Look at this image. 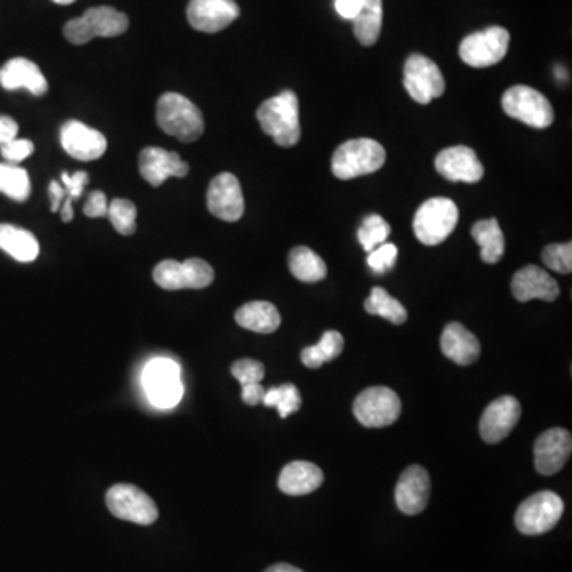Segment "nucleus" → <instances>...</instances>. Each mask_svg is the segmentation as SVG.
<instances>
[{
  "label": "nucleus",
  "mask_w": 572,
  "mask_h": 572,
  "mask_svg": "<svg viewBox=\"0 0 572 572\" xmlns=\"http://www.w3.org/2000/svg\"><path fill=\"white\" fill-rule=\"evenodd\" d=\"M48 193H50L51 212H59L62 202L66 199L64 186H61V183L53 180V182L50 183V188H48Z\"/></svg>",
  "instance_id": "obj_46"
},
{
  "label": "nucleus",
  "mask_w": 572,
  "mask_h": 572,
  "mask_svg": "<svg viewBox=\"0 0 572 572\" xmlns=\"http://www.w3.org/2000/svg\"><path fill=\"white\" fill-rule=\"evenodd\" d=\"M61 218L64 223L74 220V199H64L61 205Z\"/></svg>",
  "instance_id": "obj_47"
},
{
  "label": "nucleus",
  "mask_w": 572,
  "mask_h": 572,
  "mask_svg": "<svg viewBox=\"0 0 572 572\" xmlns=\"http://www.w3.org/2000/svg\"><path fill=\"white\" fill-rule=\"evenodd\" d=\"M231 374L239 380L240 385H250V383H261L264 379V364L250 358L236 361L232 364Z\"/></svg>",
  "instance_id": "obj_39"
},
{
  "label": "nucleus",
  "mask_w": 572,
  "mask_h": 572,
  "mask_svg": "<svg viewBox=\"0 0 572 572\" xmlns=\"http://www.w3.org/2000/svg\"><path fill=\"white\" fill-rule=\"evenodd\" d=\"M364 0H336V12L344 18V20H353L356 13L360 12L363 7Z\"/></svg>",
  "instance_id": "obj_45"
},
{
  "label": "nucleus",
  "mask_w": 572,
  "mask_h": 572,
  "mask_svg": "<svg viewBox=\"0 0 572 572\" xmlns=\"http://www.w3.org/2000/svg\"><path fill=\"white\" fill-rule=\"evenodd\" d=\"M143 387L151 404L161 409H172L183 398L180 366L169 358H156L143 371Z\"/></svg>",
  "instance_id": "obj_9"
},
{
  "label": "nucleus",
  "mask_w": 572,
  "mask_h": 572,
  "mask_svg": "<svg viewBox=\"0 0 572 572\" xmlns=\"http://www.w3.org/2000/svg\"><path fill=\"white\" fill-rule=\"evenodd\" d=\"M215 272L207 261L199 258L186 259L178 263L174 259H166L159 263L153 271V280L163 290H202L212 285Z\"/></svg>",
  "instance_id": "obj_8"
},
{
  "label": "nucleus",
  "mask_w": 572,
  "mask_h": 572,
  "mask_svg": "<svg viewBox=\"0 0 572 572\" xmlns=\"http://www.w3.org/2000/svg\"><path fill=\"white\" fill-rule=\"evenodd\" d=\"M404 86L415 102L426 105L444 94L445 80L436 62L423 55H412L404 66Z\"/></svg>",
  "instance_id": "obj_13"
},
{
  "label": "nucleus",
  "mask_w": 572,
  "mask_h": 572,
  "mask_svg": "<svg viewBox=\"0 0 572 572\" xmlns=\"http://www.w3.org/2000/svg\"><path fill=\"white\" fill-rule=\"evenodd\" d=\"M237 325L259 334L275 333L282 318L274 304L266 301L248 302L236 312Z\"/></svg>",
  "instance_id": "obj_26"
},
{
  "label": "nucleus",
  "mask_w": 572,
  "mask_h": 572,
  "mask_svg": "<svg viewBox=\"0 0 572 572\" xmlns=\"http://www.w3.org/2000/svg\"><path fill=\"white\" fill-rule=\"evenodd\" d=\"M364 309L368 314L385 318L393 325H404L407 321L406 307L380 286L372 288L369 298L364 301Z\"/></svg>",
  "instance_id": "obj_32"
},
{
  "label": "nucleus",
  "mask_w": 572,
  "mask_h": 572,
  "mask_svg": "<svg viewBox=\"0 0 572 572\" xmlns=\"http://www.w3.org/2000/svg\"><path fill=\"white\" fill-rule=\"evenodd\" d=\"M0 250L20 263H32L40 253L39 240L32 232L13 225H0Z\"/></svg>",
  "instance_id": "obj_27"
},
{
  "label": "nucleus",
  "mask_w": 572,
  "mask_h": 572,
  "mask_svg": "<svg viewBox=\"0 0 572 572\" xmlns=\"http://www.w3.org/2000/svg\"><path fill=\"white\" fill-rule=\"evenodd\" d=\"M128 28V16L124 13L112 7H94L86 10L82 18L67 21L64 37L74 45H85L96 37H118Z\"/></svg>",
  "instance_id": "obj_4"
},
{
  "label": "nucleus",
  "mask_w": 572,
  "mask_h": 572,
  "mask_svg": "<svg viewBox=\"0 0 572 572\" xmlns=\"http://www.w3.org/2000/svg\"><path fill=\"white\" fill-rule=\"evenodd\" d=\"M109 204L107 194L102 193V191H93L86 199L83 212L88 218H104L109 213Z\"/></svg>",
  "instance_id": "obj_42"
},
{
  "label": "nucleus",
  "mask_w": 572,
  "mask_h": 572,
  "mask_svg": "<svg viewBox=\"0 0 572 572\" xmlns=\"http://www.w3.org/2000/svg\"><path fill=\"white\" fill-rule=\"evenodd\" d=\"M542 261L545 266L558 272V274H571L572 272V244L547 245L542 252Z\"/></svg>",
  "instance_id": "obj_37"
},
{
  "label": "nucleus",
  "mask_w": 572,
  "mask_h": 572,
  "mask_svg": "<svg viewBox=\"0 0 572 572\" xmlns=\"http://www.w3.org/2000/svg\"><path fill=\"white\" fill-rule=\"evenodd\" d=\"M431 493L428 471L422 466H409L402 472L396 485V504L406 515H418L425 511Z\"/></svg>",
  "instance_id": "obj_21"
},
{
  "label": "nucleus",
  "mask_w": 572,
  "mask_h": 572,
  "mask_svg": "<svg viewBox=\"0 0 572 572\" xmlns=\"http://www.w3.org/2000/svg\"><path fill=\"white\" fill-rule=\"evenodd\" d=\"M159 128L183 143L196 142L204 134V116L198 105L178 93H166L156 104Z\"/></svg>",
  "instance_id": "obj_2"
},
{
  "label": "nucleus",
  "mask_w": 572,
  "mask_h": 572,
  "mask_svg": "<svg viewBox=\"0 0 572 572\" xmlns=\"http://www.w3.org/2000/svg\"><path fill=\"white\" fill-rule=\"evenodd\" d=\"M263 404L266 407H275L282 418L290 417L291 414L301 409V393L293 383H285V385L266 391Z\"/></svg>",
  "instance_id": "obj_34"
},
{
  "label": "nucleus",
  "mask_w": 572,
  "mask_h": 572,
  "mask_svg": "<svg viewBox=\"0 0 572 572\" xmlns=\"http://www.w3.org/2000/svg\"><path fill=\"white\" fill-rule=\"evenodd\" d=\"M109 511L116 518L136 525H151L158 520L159 512L155 501L136 485L116 484L105 496Z\"/></svg>",
  "instance_id": "obj_11"
},
{
  "label": "nucleus",
  "mask_w": 572,
  "mask_h": 572,
  "mask_svg": "<svg viewBox=\"0 0 572 572\" xmlns=\"http://www.w3.org/2000/svg\"><path fill=\"white\" fill-rule=\"evenodd\" d=\"M61 145L67 155L83 163L96 161L107 151V139L102 132L75 120L67 121L62 126Z\"/></svg>",
  "instance_id": "obj_18"
},
{
  "label": "nucleus",
  "mask_w": 572,
  "mask_h": 572,
  "mask_svg": "<svg viewBox=\"0 0 572 572\" xmlns=\"http://www.w3.org/2000/svg\"><path fill=\"white\" fill-rule=\"evenodd\" d=\"M0 193L16 202L28 201L31 196L28 171L16 164H0Z\"/></svg>",
  "instance_id": "obj_33"
},
{
  "label": "nucleus",
  "mask_w": 572,
  "mask_h": 572,
  "mask_svg": "<svg viewBox=\"0 0 572 572\" xmlns=\"http://www.w3.org/2000/svg\"><path fill=\"white\" fill-rule=\"evenodd\" d=\"M398 253V247H396L395 244H387V242H385V244L369 252V267H371L375 274H387L388 271H391V269L395 267Z\"/></svg>",
  "instance_id": "obj_38"
},
{
  "label": "nucleus",
  "mask_w": 572,
  "mask_h": 572,
  "mask_svg": "<svg viewBox=\"0 0 572 572\" xmlns=\"http://www.w3.org/2000/svg\"><path fill=\"white\" fill-rule=\"evenodd\" d=\"M344 337L337 331H326L320 342L302 350L301 360L309 369H320L329 361L336 360L344 352Z\"/></svg>",
  "instance_id": "obj_31"
},
{
  "label": "nucleus",
  "mask_w": 572,
  "mask_h": 572,
  "mask_svg": "<svg viewBox=\"0 0 572 572\" xmlns=\"http://www.w3.org/2000/svg\"><path fill=\"white\" fill-rule=\"evenodd\" d=\"M458 218H460V212L452 199H428L418 207L415 213V236L428 247L442 244L457 228Z\"/></svg>",
  "instance_id": "obj_5"
},
{
  "label": "nucleus",
  "mask_w": 572,
  "mask_h": 572,
  "mask_svg": "<svg viewBox=\"0 0 572 572\" xmlns=\"http://www.w3.org/2000/svg\"><path fill=\"white\" fill-rule=\"evenodd\" d=\"M110 223L121 236H132L137 229V207L128 199H113L107 213Z\"/></svg>",
  "instance_id": "obj_35"
},
{
  "label": "nucleus",
  "mask_w": 572,
  "mask_h": 572,
  "mask_svg": "<svg viewBox=\"0 0 572 572\" xmlns=\"http://www.w3.org/2000/svg\"><path fill=\"white\" fill-rule=\"evenodd\" d=\"M501 105L507 115L531 128H549L555 120L549 99L531 86L517 85L507 89Z\"/></svg>",
  "instance_id": "obj_7"
},
{
  "label": "nucleus",
  "mask_w": 572,
  "mask_h": 572,
  "mask_svg": "<svg viewBox=\"0 0 572 572\" xmlns=\"http://www.w3.org/2000/svg\"><path fill=\"white\" fill-rule=\"evenodd\" d=\"M509 42H511V34L501 26H491L485 31L474 32L464 37L461 42V61L477 69L495 66L507 55Z\"/></svg>",
  "instance_id": "obj_10"
},
{
  "label": "nucleus",
  "mask_w": 572,
  "mask_h": 572,
  "mask_svg": "<svg viewBox=\"0 0 572 572\" xmlns=\"http://www.w3.org/2000/svg\"><path fill=\"white\" fill-rule=\"evenodd\" d=\"M323 480L325 476L317 464L309 461H293L286 464L280 472L279 488L285 495L304 496L318 490Z\"/></svg>",
  "instance_id": "obj_25"
},
{
  "label": "nucleus",
  "mask_w": 572,
  "mask_h": 572,
  "mask_svg": "<svg viewBox=\"0 0 572 572\" xmlns=\"http://www.w3.org/2000/svg\"><path fill=\"white\" fill-rule=\"evenodd\" d=\"M139 171L143 180H147L151 186L158 188L166 182L167 178L186 177L190 172V166L175 151L148 147L140 151Z\"/></svg>",
  "instance_id": "obj_19"
},
{
  "label": "nucleus",
  "mask_w": 572,
  "mask_h": 572,
  "mask_svg": "<svg viewBox=\"0 0 572 572\" xmlns=\"http://www.w3.org/2000/svg\"><path fill=\"white\" fill-rule=\"evenodd\" d=\"M234 0H191L186 16L196 31L217 34L239 18Z\"/></svg>",
  "instance_id": "obj_16"
},
{
  "label": "nucleus",
  "mask_w": 572,
  "mask_h": 572,
  "mask_svg": "<svg viewBox=\"0 0 572 572\" xmlns=\"http://www.w3.org/2000/svg\"><path fill=\"white\" fill-rule=\"evenodd\" d=\"M387 161L385 148L372 139H353L342 143L334 151L333 169L334 177L339 180H352L363 175L374 174L382 169Z\"/></svg>",
  "instance_id": "obj_3"
},
{
  "label": "nucleus",
  "mask_w": 572,
  "mask_h": 572,
  "mask_svg": "<svg viewBox=\"0 0 572 572\" xmlns=\"http://www.w3.org/2000/svg\"><path fill=\"white\" fill-rule=\"evenodd\" d=\"M62 185L66 191V198L77 199L82 198L85 193V186L88 185L89 177L88 172L78 171L74 175L62 172L61 175Z\"/></svg>",
  "instance_id": "obj_41"
},
{
  "label": "nucleus",
  "mask_w": 572,
  "mask_h": 572,
  "mask_svg": "<svg viewBox=\"0 0 572 572\" xmlns=\"http://www.w3.org/2000/svg\"><path fill=\"white\" fill-rule=\"evenodd\" d=\"M353 31L363 47H372L382 32V0H364L360 12L353 18Z\"/></svg>",
  "instance_id": "obj_29"
},
{
  "label": "nucleus",
  "mask_w": 572,
  "mask_h": 572,
  "mask_svg": "<svg viewBox=\"0 0 572 572\" xmlns=\"http://www.w3.org/2000/svg\"><path fill=\"white\" fill-rule=\"evenodd\" d=\"M256 118L261 129L280 147H294L301 139L299 99L291 89L264 101L256 112Z\"/></svg>",
  "instance_id": "obj_1"
},
{
  "label": "nucleus",
  "mask_w": 572,
  "mask_h": 572,
  "mask_svg": "<svg viewBox=\"0 0 572 572\" xmlns=\"http://www.w3.org/2000/svg\"><path fill=\"white\" fill-rule=\"evenodd\" d=\"M436 171L450 182L477 183L484 177V166L472 148L458 145L442 150L436 158Z\"/></svg>",
  "instance_id": "obj_20"
},
{
  "label": "nucleus",
  "mask_w": 572,
  "mask_h": 572,
  "mask_svg": "<svg viewBox=\"0 0 572 572\" xmlns=\"http://www.w3.org/2000/svg\"><path fill=\"white\" fill-rule=\"evenodd\" d=\"M264 572H304L302 569L294 568V566L286 565V563H279V565L271 566Z\"/></svg>",
  "instance_id": "obj_48"
},
{
  "label": "nucleus",
  "mask_w": 572,
  "mask_h": 572,
  "mask_svg": "<svg viewBox=\"0 0 572 572\" xmlns=\"http://www.w3.org/2000/svg\"><path fill=\"white\" fill-rule=\"evenodd\" d=\"M511 290L512 296L520 302L533 301V299L553 302L560 296V286L557 280H553L549 272H545L542 267L534 266V264H528L515 272L512 277Z\"/></svg>",
  "instance_id": "obj_22"
},
{
  "label": "nucleus",
  "mask_w": 572,
  "mask_h": 572,
  "mask_svg": "<svg viewBox=\"0 0 572 572\" xmlns=\"http://www.w3.org/2000/svg\"><path fill=\"white\" fill-rule=\"evenodd\" d=\"M390 234L391 228L387 221L383 220L377 213H372L369 217L364 218L363 225L358 229V240H360L364 250L369 253L374 248L385 244Z\"/></svg>",
  "instance_id": "obj_36"
},
{
  "label": "nucleus",
  "mask_w": 572,
  "mask_h": 572,
  "mask_svg": "<svg viewBox=\"0 0 572 572\" xmlns=\"http://www.w3.org/2000/svg\"><path fill=\"white\" fill-rule=\"evenodd\" d=\"M207 209L223 221H239L245 212L244 194L236 175H217L207 190Z\"/></svg>",
  "instance_id": "obj_14"
},
{
  "label": "nucleus",
  "mask_w": 572,
  "mask_h": 572,
  "mask_svg": "<svg viewBox=\"0 0 572 572\" xmlns=\"http://www.w3.org/2000/svg\"><path fill=\"white\" fill-rule=\"evenodd\" d=\"M18 123L10 116L0 115V147L5 143L12 142L18 136Z\"/></svg>",
  "instance_id": "obj_43"
},
{
  "label": "nucleus",
  "mask_w": 572,
  "mask_h": 572,
  "mask_svg": "<svg viewBox=\"0 0 572 572\" xmlns=\"http://www.w3.org/2000/svg\"><path fill=\"white\" fill-rule=\"evenodd\" d=\"M522 415V406L514 396H501L491 402L480 418V436L487 444L504 441L517 426Z\"/></svg>",
  "instance_id": "obj_17"
},
{
  "label": "nucleus",
  "mask_w": 572,
  "mask_h": 572,
  "mask_svg": "<svg viewBox=\"0 0 572 572\" xmlns=\"http://www.w3.org/2000/svg\"><path fill=\"white\" fill-rule=\"evenodd\" d=\"M565 512L563 499L553 491H539L525 499L515 512V526L526 536H539L553 530Z\"/></svg>",
  "instance_id": "obj_6"
},
{
  "label": "nucleus",
  "mask_w": 572,
  "mask_h": 572,
  "mask_svg": "<svg viewBox=\"0 0 572 572\" xmlns=\"http://www.w3.org/2000/svg\"><path fill=\"white\" fill-rule=\"evenodd\" d=\"M353 414L366 428L390 426L401 415V399L390 388H368L353 402Z\"/></svg>",
  "instance_id": "obj_12"
},
{
  "label": "nucleus",
  "mask_w": 572,
  "mask_h": 572,
  "mask_svg": "<svg viewBox=\"0 0 572 572\" xmlns=\"http://www.w3.org/2000/svg\"><path fill=\"white\" fill-rule=\"evenodd\" d=\"M266 395V390H264L261 383H250V385H244L242 387V399H244L245 404L248 406H258L261 404Z\"/></svg>",
  "instance_id": "obj_44"
},
{
  "label": "nucleus",
  "mask_w": 572,
  "mask_h": 572,
  "mask_svg": "<svg viewBox=\"0 0 572 572\" xmlns=\"http://www.w3.org/2000/svg\"><path fill=\"white\" fill-rule=\"evenodd\" d=\"M53 2L58 5H70L74 4L75 0H53Z\"/></svg>",
  "instance_id": "obj_49"
},
{
  "label": "nucleus",
  "mask_w": 572,
  "mask_h": 572,
  "mask_svg": "<svg viewBox=\"0 0 572 572\" xmlns=\"http://www.w3.org/2000/svg\"><path fill=\"white\" fill-rule=\"evenodd\" d=\"M0 85L8 91L28 89L32 96L47 94L48 82L35 62L26 58H15L0 69Z\"/></svg>",
  "instance_id": "obj_23"
},
{
  "label": "nucleus",
  "mask_w": 572,
  "mask_h": 572,
  "mask_svg": "<svg viewBox=\"0 0 572 572\" xmlns=\"http://www.w3.org/2000/svg\"><path fill=\"white\" fill-rule=\"evenodd\" d=\"M572 452L568 429H547L534 444V466L541 476H553L563 469Z\"/></svg>",
  "instance_id": "obj_15"
},
{
  "label": "nucleus",
  "mask_w": 572,
  "mask_h": 572,
  "mask_svg": "<svg viewBox=\"0 0 572 572\" xmlns=\"http://www.w3.org/2000/svg\"><path fill=\"white\" fill-rule=\"evenodd\" d=\"M472 239L480 247V256L484 263L496 264L501 261L506 250L503 229L499 226L496 218L480 220L474 223L471 229Z\"/></svg>",
  "instance_id": "obj_28"
},
{
  "label": "nucleus",
  "mask_w": 572,
  "mask_h": 572,
  "mask_svg": "<svg viewBox=\"0 0 572 572\" xmlns=\"http://www.w3.org/2000/svg\"><path fill=\"white\" fill-rule=\"evenodd\" d=\"M441 348L450 361L469 366L476 363L480 356V342L468 328L461 323H449L441 337Z\"/></svg>",
  "instance_id": "obj_24"
},
{
  "label": "nucleus",
  "mask_w": 572,
  "mask_h": 572,
  "mask_svg": "<svg viewBox=\"0 0 572 572\" xmlns=\"http://www.w3.org/2000/svg\"><path fill=\"white\" fill-rule=\"evenodd\" d=\"M288 264H290L291 274L301 282H320L328 275L325 261L309 247L293 248L288 256Z\"/></svg>",
  "instance_id": "obj_30"
},
{
  "label": "nucleus",
  "mask_w": 572,
  "mask_h": 572,
  "mask_svg": "<svg viewBox=\"0 0 572 572\" xmlns=\"http://www.w3.org/2000/svg\"><path fill=\"white\" fill-rule=\"evenodd\" d=\"M34 153V143L28 139H15L0 147V155L8 164H18Z\"/></svg>",
  "instance_id": "obj_40"
}]
</instances>
